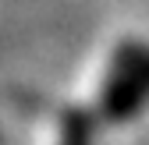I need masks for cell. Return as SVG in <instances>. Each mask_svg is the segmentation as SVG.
Masks as SVG:
<instances>
[{"label":"cell","mask_w":149,"mask_h":145,"mask_svg":"<svg viewBox=\"0 0 149 145\" xmlns=\"http://www.w3.org/2000/svg\"><path fill=\"white\" fill-rule=\"evenodd\" d=\"M149 103V46L114 43L82 81V110L103 124H124Z\"/></svg>","instance_id":"1"},{"label":"cell","mask_w":149,"mask_h":145,"mask_svg":"<svg viewBox=\"0 0 149 145\" xmlns=\"http://www.w3.org/2000/svg\"><path fill=\"white\" fill-rule=\"evenodd\" d=\"M36 145H89V113L82 106L50 110L36 128Z\"/></svg>","instance_id":"2"}]
</instances>
